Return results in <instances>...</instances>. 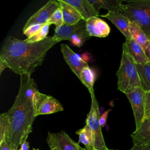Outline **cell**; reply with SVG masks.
Here are the masks:
<instances>
[{
    "label": "cell",
    "instance_id": "obj_4",
    "mask_svg": "<svg viewBox=\"0 0 150 150\" xmlns=\"http://www.w3.org/2000/svg\"><path fill=\"white\" fill-rule=\"evenodd\" d=\"M117 76L118 89L124 93L141 87L135 62L123 46L120 65Z\"/></svg>",
    "mask_w": 150,
    "mask_h": 150
},
{
    "label": "cell",
    "instance_id": "obj_35",
    "mask_svg": "<svg viewBox=\"0 0 150 150\" xmlns=\"http://www.w3.org/2000/svg\"><path fill=\"white\" fill-rule=\"evenodd\" d=\"M51 150H56V149H51Z\"/></svg>",
    "mask_w": 150,
    "mask_h": 150
},
{
    "label": "cell",
    "instance_id": "obj_17",
    "mask_svg": "<svg viewBox=\"0 0 150 150\" xmlns=\"http://www.w3.org/2000/svg\"><path fill=\"white\" fill-rule=\"evenodd\" d=\"M62 11L64 25H74L83 19L80 13L71 5L67 4L64 0H57Z\"/></svg>",
    "mask_w": 150,
    "mask_h": 150
},
{
    "label": "cell",
    "instance_id": "obj_29",
    "mask_svg": "<svg viewBox=\"0 0 150 150\" xmlns=\"http://www.w3.org/2000/svg\"><path fill=\"white\" fill-rule=\"evenodd\" d=\"M129 150H150V144L144 145H134Z\"/></svg>",
    "mask_w": 150,
    "mask_h": 150
},
{
    "label": "cell",
    "instance_id": "obj_24",
    "mask_svg": "<svg viewBox=\"0 0 150 150\" xmlns=\"http://www.w3.org/2000/svg\"><path fill=\"white\" fill-rule=\"evenodd\" d=\"M50 25L48 23L44 24L40 30L35 36H32L29 39L26 38L25 40L29 43H34L38 42L45 39L47 37V35L49 32Z\"/></svg>",
    "mask_w": 150,
    "mask_h": 150
},
{
    "label": "cell",
    "instance_id": "obj_8",
    "mask_svg": "<svg viewBox=\"0 0 150 150\" xmlns=\"http://www.w3.org/2000/svg\"><path fill=\"white\" fill-rule=\"evenodd\" d=\"M60 8V5L57 1H49L28 19L23 28V30L33 25H44L47 23L55 11Z\"/></svg>",
    "mask_w": 150,
    "mask_h": 150
},
{
    "label": "cell",
    "instance_id": "obj_32",
    "mask_svg": "<svg viewBox=\"0 0 150 150\" xmlns=\"http://www.w3.org/2000/svg\"><path fill=\"white\" fill-rule=\"evenodd\" d=\"M144 52L146 57L148 59V61L150 62V43L144 49Z\"/></svg>",
    "mask_w": 150,
    "mask_h": 150
},
{
    "label": "cell",
    "instance_id": "obj_5",
    "mask_svg": "<svg viewBox=\"0 0 150 150\" xmlns=\"http://www.w3.org/2000/svg\"><path fill=\"white\" fill-rule=\"evenodd\" d=\"M91 101L89 112L87 115L86 123L92 130L94 137V150H109L105 145L100 125V112L98 103L95 95L91 96Z\"/></svg>",
    "mask_w": 150,
    "mask_h": 150
},
{
    "label": "cell",
    "instance_id": "obj_33",
    "mask_svg": "<svg viewBox=\"0 0 150 150\" xmlns=\"http://www.w3.org/2000/svg\"><path fill=\"white\" fill-rule=\"evenodd\" d=\"M85 150H91V149H86H86ZM109 150H115V149H109Z\"/></svg>",
    "mask_w": 150,
    "mask_h": 150
},
{
    "label": "cell",
    "instance_id": "obj_2",
    "mask_svg": "<svg viewBox=\"0 0 150 150\" xmlns=\"http://www.w3.org/2000/svg\"><path fill=\"white\" fill-rule=\"evenodd\" d=\"M35 97L28 98L18 92L12 107L5 112L9 121L6 141L12 150H19V146L27 140L32 131L36 117Z\"/></svg>",
    "mask_w": 150,
    "mask_h": 150
},
{
    "label": "cell",
    "instance_id": "obj_6",
    "mask_svg": "<svg viewBox=\"0 0 150 150\" xmlns=\"http://www.w3.org/2000/svg\"><path fill=\"white\" fill-rule=\"evenodd\" d=\"M145 93V91L140 87L124 93L131 104L135 119L136 128L141 125L144 119Z\"/></svg>",
    "mask_w": 150,
    "mask_h": 150
},
{
    "label": "cell",
    "instance_id": "obj_15",
    "mask_svg": "<svg viewBox=\"0 0 150 150\" xmlns=\"http://www.w3.org/2000/svg\"><path fill=\"white\" fill-rule=\"evenodd\" d=\"M134 145L150 144V118H144L141 125L131 134Z\"/></svg>",
    "mask_w": 150,
    "mask_h": 150
},
{
    "label": "cell",
    "instance_id": "obj_13",
    "mask_svg": "<svg viewBox=\"0 0 150 150\" xmlns=\"http://www.w3.org/2000/svg\"><path fill=\"white\" fill-rule=\"evenodd\" d=\"M122 46L126 49L135 63L144 64L149 62L143 47L134 39H125V42L124 43Z\"/></svg>",
    "mask_w": 150,
    "mask_h": 150
},
{
    "label": "cell",
    "instance_id": "obj_7",
    "mask_svg": "<svg viewBox=\"0 0 150 150\" xmlns=\"http://www.w3.org/2000/svg\"><path fill=\"white\" fill-rule=\"evenodd\" d=\"M46 142L50 150H85L78 143L75 142L64 131L51 133L48 132Z\"/></svg>",
    "mask_w": 150,
    "mask_h": 150
},
{
    "label": "cell",
    "instance_id": "obj_19",
    "mask_svg": "<svg viewBox=\"0 0 150 150\" xmlns=\"http://www.w3.org/2000/svg\"><path fill=\"white\" fill-rule=\"evenodd\" d=\"M129 30L132 39L141 45L144 49L150 43V40L148 39L145 32L135 22L129 21Z\"/></svg>",
    "mask_w": 150,
    "mask_h": 150
},
{
    "label": "cell",
    "instance_id": "obj_25",
    "mask_svg": "<svg viewBox=\"0 0 150 150\" xmlns=\"http://www.w3.org/2000/svg\"><path fill=\"white\" fill-rule=\"evenodd\" d=\"M47 23L50 25H54L56 28H59L64 25L63 13L61 8H58L56 11H55Z\"/></svg>",
    "mask_w": 150,
    "mask_h": 150
},
{
    "label": "cell",
    "instance_id": "obj_30",
    "mask_svg": "<svg viewBox=\"0 0 150 150\" xmlns=\"http://www.w3.org/2000/svg\"><path fill=\"white\" fill-rule=\"evenodd\" d=\"M0 150H12L7 144L6 139L0 141Z\"/></svg>",
    "mask_w": 150,
    "mask_h": 150
},
{
    "label": "cell",
    "instance_id": "obj_18",
    "mask_svg": "<svg viewBox=\"0 0 150 150\" xmlns=\"http://www.w3.org/2000/svg\"><path fill=\"white\" fill-rule=\"evenodd\" d=\"M96 11L99 12L101 8L108 12H120L124 1L121 0H89Z\"/></svg>",
    "mask_w": 150,
    "mask_h": 150
},
{
    "label": "cell",
    "instance_id": "obj_34",
    "mask_svg": "<svg viewBox=\"0 0 150 150\" xmlns=\"http://www.w3.org/2000/svg\"><path fill=\"white\" fill-rule=\"evenodd\" d=\"M33 150H40V149H35V148H33Z\"/></svg>",
    "mask_w": 150,
    "mask_h": 150
},
{
    "label": "cell",
    "instance_id": "obj_27",
    "mask_svg": "<svg viewBox=\"0 0 150 150\" xmlns=\"http://www.w3.org/2000/svg\"><path fill=\"white\" fill-rule=\"evenodd\" d=\"M144 118H150V91L145 93V115Z\"/></svg>",
    "mask_w": 150,
    "mask_h": 150
},
{
    "label": "cell",
    "instance_id": "obj_28",
    "mask_svg": "<svg viewBox=\"0 0 150 150\" xmlns=\"http://www.w3.org/2000/svg\"><path fill=\"white\" fill-rule=\"evenodd\" d=\"M111 111V109H109L107 111H105L100 117L99 118V122L101 127H103L105 126L107 121V119L108 117V115L109 112Z\"/></svg>",
    "mask_w": 150,
    "mask_h": 150
},
{
    "label": "cell",
    "instance_id": "obj_14",
    "mask_svg": "<svg viewBox=\"0 0 150 150\" xmlns=\"http://www.w3.org/2000/svg\"><path fill=\"white\" fill-rule=\"evenodd\" d=\"M64 1L73 6L85 21L90 18L99 15V12L95 10L89 0H64Z\"/></svg>",
    "mask_w": 150,
    "mask_h": 150
},
{
    "label": "cell",
    "instance_id": "obj_22",
    "mask_svg": "<svg viewBox=\"0 0 150 150\" xmlns=\"http://www.w3.org/2000/svg\"><path fill=\"white\" fill-rule=\"evenodd\" d=\"M80 80L88 89L91 96L94 95V84L95 81V75L93 71L88 66L84 68L80 73Z\"/></svg>",
    "mask_w": 150,
    "mask_h": 150
},
{
    "label": "cell",
    "instance_id": "obj_20",
    "mask_svg": "<svg viewBox=\"0 0 150 150\" xmlns=\"http://www.w3.org/2000/svg\"><path fill=\"white\" fill-rule=\"evenodd\" d=\"M76 134L79 135L78 143L84 145L86 149L94 150L93 134L88 125L86 124L81 129L77 130Z\"/></svg>",
    "mask_w": 150,
    "mask_h": 150
},
{
    "label": "cell",
    "instance_id": "obj_12",
    "mask_svg": "<svg viewBox=\"0 0 150 150\" xmlns=\"http://www.w3.org/2000/svg\"><path fill=\"white\" fill-rule=\"evenodd\" d=\"M101 16L110 21L123 34L126 40L132 39L129 30V20L126 16L117 12H108L104 15H101Z\"/></svg>",
    "mask_w": 150,
    "mask_h": 150
},
{
    "label": "cell",
    "instance_id": "obj_21",
    "mask_svg": "<svg viewBox=\"0 0 150 150\" xmlns=\"http://www.w3.org/2000/svg\"><path fill=\"white\" fill-rule=\"evenodd\" d=\"M136 64L141 87L145 91H150V62L144 64Z\"/></svg>",
    "mask_w": 150,
    "mask_h": 150
},
{
    "label": "cell",
    "instance_id": "obj_16",
    "mask_svg": "<svg viewBox=\"0 0 150 150\" xmlns=\"http://www.w3.org/2000/svg\"><path fill=\"white\" fill-rule=\"evenodd\" d=\"M86 25V22L83 19L74 25H63L54 29V33L53 36L60 42L64 40H69L75 32Z\"/></svg>",
    "mask_w": 150,
    "mask_h": 150
},
{
    "label": "cell",
    "instance_id": "obj_9",
    "mask_svg": "<svg viewBox=\"0 0 150 150\" xmlns=\"http://www.w3.org/2000/svg\"><path fill=\"white\" fill-rule=\"evenodd\" d=\"M36 117L40 115L50 114L63 110L62 104L55 98L51 96L42 94L39 91L36 97Z\"/></svg>",
    "mask_w": 150,
    "mask_h": 150
},
{
    "label": "cell",
    "instance_id": "obj_3",
    "mask_svg": "<svg viewBox=\"0 0 150 150\" xmlns=\"http://www.w3.org/2000/svg\"><path fill=\"white\" fill-rule=\"evenodd\" d=\"M124 2L125 4L122 3L120 13L137 23L150 40V0Z\"/></svg>",
    "mask_w": 150,
    "mask_h": 150
},
{
    "label": "cell",
    "instance_id": "obj_1",
    "mask_svg": "<svg viewBox=\"0 0 150 150\" xmlns=\"http://www.w3.org/2000/svg\"><path fill=\"white\" fill-rule=\"evenodd\" d=\"M59 42L53 36L34 43L7 36L0 51V74L8 68L20 76H30L43 63L47 52Z\"/></svg>",
    "mask_w": 150,
    "mask_h": 150
},
{
    "label": "cell",
    "instance_id": "obj_23",
    "mask_svg": "<svg viewBox=\"0 0 150 150\" xmlns=\"http://www.w3.org/2000/svg\"><path fill=\"white\" fill-rule=\"evenodd\" d=\"M91 38L86 28V25L76 32H75L69 39L71 43L77 47H80L84 43Z\"/></svg>",
    "mask_w": 150,
    "mask_h": 150
},
{
    "label": "cell",
    "instance_id": "obj_10",
    "mask_svg": "<svg viewBox=\"0 0 150 150\" xmlns=\"http://www.w3.org/2000/svg\"><path fill=\"white\" fill-rule=\"evenodd\" d=\"M60 50L65 62L72 71L80 79L81 70L88 66L87 63L83 60L77 53H74L66 44H61Z\"/></svg>",
    "mask_w": 150,
    "mask_h": 150
},
{
    "label": "cell",
    "instance_id": "obj_11",
    "mask_svg": "<svg viewBox=\"0 0 150 150\" xmlns=\"http://www.w3.org/2000/svg\"><path fill=\"white\" fill-rule=\"evenodd\" d=\"M86 22L87 30L91 37L105 38L110 33L111 29L108 23L98 16L90 18Z\"/></svg>",
    "mask_w": 150,
    "mask_h": 150
},
{
    "label": "cell",
    "instance_id": "obj_26",
    "mask_svg": "<svg viewBox=\"0 0 150 150\" xmlns=\"http://www.w3.org/2000/svg\"><path fill=\"white\" fill-rule=\"evenodd\" d=\"M43 25H33L29 26L23 30V34L25 35L28 39L35 36L42 28Z\"/></svg>",
    "mask_w": 150,
    "mask_h": 150
},
{
    "label": "cell",
    "instance_id": "obj_31",
    "mask_svg": "<svg viewBox=\"0 0 150 150\" xmlns=\"http://www.w3.org/2000/svg\"><path fill=\"white\" fill-rule=\"evenodd\" d=\"M19 150H29V142L26 140L24 141L21 145L20 149Z\"/></svg>",
    "mask_w": 150,
    "mask_h": 150
}]
</instances>
